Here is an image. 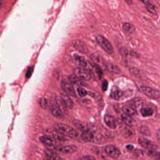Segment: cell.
I'll return each mask as SVG.
<instances>
[{
  "label": "cell",
  "instance_id": "1",
  "mask_svg": "<svg viewBox=\"0 0 160 160\" xmlns=\"http://www.w3.org/2000/svg\"><path fill=\"white\" fill-rule=\"evenodd\" d=\"M55 131L64 136L68 137L70 138H78L79 133L76 129L67 124L62 123H57L54 125Z\"/></svg>",
  "mask_w": 160,
  "mask_h": 160
},
{
  "label": "cell",
  "instance_id": "2",
  "mask_svg": "<svg viewBox=\"0 0 160 160\" xmlns=\"http://www.w3.org/2000/svg\"><path fill=\"white\" fill-rule=\"evenodd\" d=\"M95 39L99 45L106 53L109 54L114 53V48L112 44L105 37L101 34H97Z\"/></svg>",
  "mask_w": 160,
  "mask_h": 160
},
{
  "label": "cell",
  "instance_id": "3",
  "mask_svg": "<svg viewBox=\"0 0 160 160\" xmlns=\"http://www.w3.org/2000/svg\"><path fill=\"white\" fill-rule=\"evenodd\" d=\"M140 90L147 97L152 99H158L160 98V92L158 90L148 86H141Z\"/></svg>",
  "mask_w": 160,
  "mask_h": 160
},
{
  "label": "cell",
  "instance_id": "4",
  "mask_svg": "<svg viewBox=\"0 0 160 160\" xmlns=\"http://www.w3.org/2000/svg\"><path fill=\"white\" fill-rule=\"evenodd\" d=\"M74 75L79 79L89 80L91 78L90 72L84 68L77 67L73 70Z\"/></svg>",
  "mask_w": 160,
  "mask_h": 160
},
{
  "label": "cell",
  "instance_id": "5",
  "mask_svg": "<svg viewBox=\"0 0 160 160\" xmlns=\"http://www.w3.org/2000/svg\"><path fill=\"white\" fill-rule=\"evenodd\" d=\"M72 123L78 129L82 131V132H95L96 131L95 127L93 125L89 124L87 122L74 120L73 121Z\"/></svg>",
  "mask_w": 160,
  "mask_h": 160
},
{
  "label": "cell",
  "instance_id": "6",
  "mask_svg": "<svg viewBox=\"0 0 160 160\" xmlns=\"http://www.w3.org/2000/svg\"><path fill=\"white\" fill-rule=\"evenodd\" d=\"M73 46L77 50L83 54H87L88 52V48L86 44L80 40H74L72 42Z\"/></svg>",
  "mask_w": 160,
  "mask_h": 160
},
{
  "label": "cell",
  "instance_id": "7",
  "mask_svg": "<svg viewBox=\"0 0 160 160\" xmlns=\"http://www.w3.org/2000/svg\"><path fill=\"white\" fill-rule=\"evenodd\" d=\"M104 150L108 156L113 158H118L121 154L120 150L114 145H109L106 146Z\"/></svg>",
  "mask_w": 160,
  "mask_h": 160
},
{
  "label": "cell",
  "instance_id": "8",
  "mask_svg": "<svg viewBox=\"0 0 160 160\" xmlns=\"http://www.w3.org/2000/svg\"><path fill=\"white\" fill-rule=\"evenodd\" d=\"M61 88L63 91L68 95L72 97L76 96L75 91L71 83L62 80L61 82Z\"/></svg>",
  "mask_w": 160,
  "mask_h": 160
},
{
  "label": "cell",
  "instance_id": "9",
  "mask_svg": "<svg viewBox=\"0 0 160 160\" xmlns=\"http://www.w3.org/2000/svg\"><path fill=\"white\" fill-rule=\"evenodd\" d=\"M138 141L140 146L150 150H154L156 149L157 148V145L154 142L147 138H140L138 139Z\"/></svg>",
  "mask_w": 160,
  "mask_h": 160
},
{
  "label": "cell",
  "instance_id": "10",
  "mask_svg": "<svg viewBox=\"0 0 160 160\" xmlns=\"http://www.w3.org/2000/svg\"><path fill=\"white\" fill-rule=\"evenodd\" d=\"M94 133L91 132H82L81 137L86 142H94L96 140L98 141V139L100 140V138H98V136H95Z\"/></svg>",
  "mask_w": 160,
  "mask_h": 160
},
{
  "label": "cell",
  "instance_id": "11",
  "mask_svg": "<svg viewBox=\"0 0 160 160\" xmlns=\"http://www.w3.org/2000/svg\"><path fill=\"white\" fill-rule=\"evenodd\" d=\"M57 150L60 152L64 153H72L77 151L78 148L74 145H68V146H59L57 147Z\"/></svg>",
  "mask_w": 160,
  "mask_h": 160
},
{
  "label": "cell",
  "instance_id": "12",
  "mask_svg": "<svg viewBox=\"0 0 160 160\" xmlns=\"http://www.w3.org/2000/svg\"><path fill=\"white\" fill-rule=\"evenodd\" d=\"M105 123L110 129H115L117 127V121L113 116L106 115L104 118Z\"/></svg>",
  "mask_w": 160,
  "mask_h": 160
},
{
  "label": "cell",
  "instance_id": "13",
  "mask_svg": "<svg viewBox=\"0 0 160 160\" xmlns=\"http://www.w3.org/2000/svg\"><path fill=\"white\" fill-rule=\"evenodd\" d=\"M123 92L117 87L112 88L110 92V96L112 99L115 100H118L123 96Z\"/></svg>",
  "mask_w": 160,
  "mask_h": 160
},
{
  "label": "cell",
  "instance_id": "14",
  "mask_svg": "<svg viewBox=\"0 0 160 160\" xmlns=\"http://www.w3.org/2000/svg\"><path fill=\"white\" fill-rule=\"evenodd\" d=\"M51 114L58 118L62 119L64 118V114L62 113L58 105H52L50 108Z\"/></svg>",
  "mask_w": 160,
  "mask_h": 160
},
{
  "label": "cell",
  "instance_id": "15",
  "mask_svg": "<svg viewBox=\"0 0 160 160\" xmlns=\"http://www.w3.org/2000/svg\"><path fill=\"white\" fill-rule=\"evenodd\" d=\"M74 59L75 63L80 68H85L88 65V62L84 57L78 54L74 55Z\"/></svg>",
  "mask_w": 160,
  "mask_h": 160
},
{
  "label": "cell",
  "instance_id": "16",
  "mask_svg": "<svg viewBox=\"0 0 160 160\" xmlns=\"http://www.w3.org/2000/svg\"><path fill=\"white\" fill-rule=\"evenodd\" d=\"M61 99L64 105L66 106V107L71 109L73 108L74 106V102L72 100L69 96L62 93L61 95Z\"/></svg>",
  "mask_w": 160,
  "mask_h": 160
},
{
  "label": "cell",
  "instance_id": "17",
  "mask_svg": "<svg viewBox=\"0 0 160 160\" xmlns=\"http://www.w3.org/2000/svg\"><path fill=\"white\" fill-rule=\"evenodd\" d=\"M106 69L109 72L114 74H119L121 70L117 65L111 63H107L105 65Z\"/></svg>",
  "mask_w": 160,
  "mask_h": 160
},
{
  "label": "cell",
  "instance_id": "18",
  "mask_svg": "<svg viewBox=\"0 0 160 160\" xmlns=\"http://www.w3.org/2000/svg\"><path fill=\"white\" fill-rule=\"evenodd\" d=\"M40 140L42 143L47 146H52L55 144V140L48 136H42L40 138Z\"/></svg>",
  "mask_w": 160,
  "mask_h": 160
},
{
  "label": "cell",
  "instance_id": "19",
  "mask_svg": "<svg viewBox=\"0 0 160 160\" xmlns=\"http://www.w3.org/2000/svg\"><path fill=\"white\" fill-rule=\"evenodd\" d=\"M122 110L123 114H126L128 116L132 117L135 116L137 114L136 110L132 107L129 106H124L122 108Z\"/></svg>",
  "mask_w": 160,
  "mask_h": 160
},
{
  "label": "cell",
  "instance_id": "20",
  "mask_svg": "<svg viewBox=\"0 0 160 160\" xmlns=\"http://www.w3.org/2000/svg\"><path fill=\"white\" fill-rule=\"evenodd\" d=\"M123 30L128 33H133L135 31V28L134 26L131 23L125 22L122 26Z\"/></svg>",
  "mask_w": 160,
  "mask_h": 160
},
{
  "label": "cell",
  "instance_id": "21",
  "mask_svg": "<svg viewBox=\"0 0 160 160\" xmlns=\"http://www.w3.org/2000/svg\"><path fill=\"white\" fill-rule=\"evenodd\" d=\"M121 118L123 122L127 126H131L132 125L133 123V120L132 117L123 114L121 115Z\"/></svg>",
  "mask_w": 160,
  "mask_h": 160
},
{
  "label": "cell",
  "instance_id": "22",
  "mask_svg": "<svg viewBox=\"0 0 160 160\" xmlns=\"http://www.w3.org/2000/svg\"><path fill=\"white\" fill-rule=\"evenodd\" d=\"M39 104L43 108H49V109L52 105L51 102L46 98H41L39 101Z\"/></svg>",
  "mask_w": 160,
  "mask_h": 160
},
{
  "label": "cell",
  "instance_id": "23",
  "mask_svg": "<svg viewBox=\"0 0 160 160\" xmlns=\"http://www.w3.org/2000/svg\"><path fill=\"white\" fill-rule=\"evenodd\" d=\"M141 115L144 117H149L153 114V110L151 108H143L140 110Z\"/></svg>",
  "mask_w": 160,
  "mask_h": 160
},
{
  "label": "cell",
  "instance_id": "24",
  "mask_svg": "<svg viewBox=\"0 0 160 160\" xmlns=\"http://www.w3.org/2000/svg\"><path fill=\"white\" fill-rule=\"evenodd\" d=\"M91 59L92 60V61L94 62V64H96V65L99 66L100 63H102V60L101 56L98 54H96V53H93L90 55Z\"/></svg>",
  "mask_w": 160,
  "mask_h": 160
},
{
  "label": "cell",
  "instance_id": "25",
  "mask_svg": "<svg viewBox=\"0 0 160 160\" xmlns=\"http://www.w3.org/2000/svg\"><path fill=\"white\" fill-rule=\"evenodd\" d=\"M146 5H147V9L151 13L155 14L156 11L155 10V7L154 5L150 3L149 1H142Z\"/></svg>",
  "mask_w": 160,
  "mask_h": 160
},
{
  "label": "cell",
  "instance_id": "26",
  "mask_svg": "<svg viewBox=\"0 0 160 160\" xmlns=\"http://www.w3.org/2000/svg\"><path fill=\"white\" fill-rule=\"evenodd\" d=\"M52 136H53V138L55 140H58V141H63V140L64 141V139H65L64 136L62 135L61 134L59 133L58 132H56V131L53 133Z\"/></svg>",
  "mask_w": 160,
  "mask_h": 160
},
{
  "label": "cell",
  "instance_id": "27",
  "mask_svg": "<svg viewBox=\"0 0 160 160\" xmlns=\"http://www.w3.org/2000/svg\"><path fill=\"white\" fill-rule=\"evenodd\" d=\"M138 132L140 133L145 136H149L150 135L149 130L148 129V127H146V126H141V127H139L138 129Z\"/></svg>",
  "mask_w": 160,
  "mask_h": 160
},
{
  "label": "cell",
  "instance_id": "28",
  "mask_svg": "<svg viewBox=\"0 0 160 160\" xmlns=\"http://www.w3.org/2000/svg\"><path fill=\"white\" fill-rule=\"evenodd\" d=\"M77 92H78V95L80 97H83L86 96L88 94L87 91L82 88H78L77 89Z\"/></svg>",
  "mask_w": 160,
  "mask_h": 160
},
{
  "label": "cell",
  "instance_id": "29",
  "mask_svg": "<svg viewBox=\"0 0 160 160\" xmlns=\"http://www.w3.org/2000/svg\"><path fill=\"white\" fill-rule=\"evenodd\" d=\"M33 68L32 67H29L27 69V72H26V77L27 78H29L31 76L33 72Z\"/></svg>",
  "mask_w": 160,
  "mask_h": 160
},
{
  "label": "cell",
  "instance_id": "30",
  "mask_svg": "<svg viewBox=\"0 0 160 160\" xmlns=\"http://www.w3.org/2000/svg\"><path fill=\"white\" fill-rule=\"evenodd\" d=\"M78 78L76 77L74 75H71L69 77V81H70V83L71 84L73 83V84H76L77 83L78 81Z\"/></svg>",
  "mask_w": 160,
  "mask_h": 160
},
{
  "label": "cell",
  "instance_id": "31",
  "mask_svg": "<svg viewBox=\"0 0 160 160\" xmlns=\"http://www.w3.org/2000/svg\"><path fill=\"white\" fill-rule=\"evenodd\" d=\"M108 86V83L106 80H104L103 81L102 84V90L103 91H106L107 89Z\"/></svg>",
  "mask_w": 160,
  "mask_h": 160
},
{
  "label": "cell",
  "instance_id": "32",
  "mask_svg": "<svg viewBox=\"0 0 160 160\" xmlns=\"http://www.w3.org/2000/svg\"><path fill=\"white\" fill-rule=\"evenodd\" d=\"M81 160H96L93 156L91 155H86L81 158Z\"/></svg>",
  "mask_w": 160,
  "mask_h": 160
},
{
  "label": "cell",
  "instance_id": "33",
  "mask_svg": "<svg viewBox=\"0 0 160 160\" xmlns=\"http://www.w3.org/2000/svg\"><path fill=\"white\" fill-rule=\"evenodd\" d=\"M119 52L122 56H127L128 54V50L126 48H121L120 49Z\"/></svg>",
  "mask_w": 160,
  "mask_h": 160
},
{
  "label": "cell",
  "instance_id": "34",
  "mask_svg": "<svg viewBox=\"0 0 160 160\" xmlns=\"http://www.w3.org/2000/svg\"><path fill=\"white\" fill-rule=\"evenodd\" d=\"M156 138H157L158 142L160 144V130H158L156 132Z\"/></svg>",
  "mask_w": 160,
  "mask_h": 160
},
{
  "label": "cell",
  "instance_id": "35",
  "mask_svg": "<svg viewBox=\"0 0 160 160\" xmlns=\"http://www.w3.org/2000/svg\"><path fill=\"white\" fill-rule=\"evenodd\" d=\"M126 148H127L128 149V150H131L133 148V147L132 145H130L127 146Z\"/></svg>",
  "mask_w": 160,
  "mask_h": 160
},
{
  "label": "cell",
  "instance_id": "36",
  "mask_svg": "<svg viewBox=\"0 0 160 160\" xmlns=\"http://www.w3.org/2000/svg\"><path fill=\"white\" fill-rule=\"evenodd\" d=\"M44 160H50L49 159H48V158H46V159H44Z\"/></svg>",
  "mask_w": 160,
  "mask_h": 160
},
{
  "label": "cell",
  "instance_id": "37",
  "mask_svg": "<svg viewBox=\"0 0 160 160\" xmlns=\"http://www.w3.org/2000/svg\"></svg>",
  "mask_w": 160,
  "mask_h": 160
},
{
  "label": "cell",
  "instance_id": "38",
  "mask_svg": "<svg viewBox=\"0 0 160 160\" xmlns=\"http://www.w3.org/2000/svg\"><path fill=\"white\" fill-rule=\"evenodd\" d=\"M159 160H160V159H159Z\"/></svg>",
  "mask_w": 160,
  "mask_h": 160
}]
</instances>
